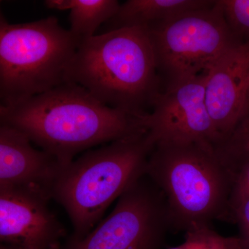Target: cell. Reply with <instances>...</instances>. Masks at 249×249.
I'll return each mask as SVG.
<instances>
[{"instance_id":"7a4b0ae2","label":"cell","mask_w":249,"mask_h":249,"mask_svg":"<svg viewBox=\"0 0 249 249\" xmlns=\"http://www.w3.org/2000/svg\"><path fill=\"white\" fill-rule=\"evenodd\" d=\"M67 82L109 107L142 114L159 92L160 76L146 27H123L82 41Z\"/></svg>"},{"instance_id":"e0dca14e","label":"cell","mask_w":249,"mask_h":249,"mask_svg":"<svg viewBox=\"0 0 249 249\" xmlns=\"http://www.w3.org/2000/svg\"><path fill=\"white\" fill-rule=\"evenodd\" d=\"M232 183L229 207L233 222L234 210L249 199V160L244 162L232 172Z\"/></svg>"},{"instance_id":"7c38bea8","label":"cell","mask_w":249,"mask_h":249,"mask_svg":"<svg viewBox=\"0 0 249 249\" xmlns=\"http://www.w3.org/2000/svg\"><path fill=\"white\" fill-rule=\"evenodd\" d=\"M208 0H128L108 21L107 31L123 27H147L184 13L212 6Z\"/></svg>"},{"instance_id":"3957f363","label":"cell","mask_w":249,"mask_h":249,"mask_svg":"<svg viewBox=\"0 0 249 249\" xmlns=\"http://www.w3.org/2000/svg\"><path fill=\"white\" fill-rule=\"evenodd\" d=\"M155 146L145 131L88 150L62 168L52 199L65 208L71 219V238L88 235L111 203L146 174Z\"/></svg>"},{"instance_id":"52a82bcc","label":"cell","mask_w":249,"mask_h":249,"mask_svg":"<svg viewBox=\"0 0 249 249\" xmlns=\"http://www.w3.org/2000/svg\"><path fill=\"white\" fill-rule=\"evenodd\" d=\"M170 230L164 195L145 174L88 235L70 237L61 249H160Z\"/></svg>"},{"instance_id":"2e32d148","label":"cell","mask_w":249,"mask_h":249,"mask_svg":"<svg viewBox=\"0 0 249 249\" xmlns=\"http://www.w3.org/2000/svg\"><path fill=\"white\" fill-rule=\"evenodd\" d=\"M229 29L241 43L249 42V0H217Z\"/></svg>"},{"instance_id":"ac0fdd59","label":"cell","mask_w":249,"mask_h":249,"mask_svg":"<svg viewBox=\"0 0 249 249\" xmlns=\"http://www.w3.org/2000/svg\"><path fill=\"white\" fill-rule=\"evenodd\" d=\"M233 222L240 227L241 235L246 249H249V199L239 205L232 213Z\"/></svg>"},{"instance_id":"277c9868","label":"cell","mask_w":249,"mask_h":249,"mask_svg":"<svg viewBox=\"0 0 249 249\" xmlns=\"http://www.w3.org/2000/svg\"><path fill=\"white\" fill-rule=\"evenodd\" d=\"M146 175L164 195L172 230L187 231L215 219L232 222V175L213 145H156Z\"/></svg>"},{"instance_id":"d6986e66","label":"cell","mask_w":249,"mask_h":249,"mask_svg":"<svg viewBox=\"0 0 249 249\" xmlns=\"http://www.w3.org/2000/svg\"><path fill=\"white\" fill-rule=\"evenodd\" d=\"M0 249H19L16 248V247H12V246L3 245V244H0Z\"/></svg>"},{"instance_id":"9c48e42d","label":"cell","mask_w":249,"mask_h":249,"mask_svg":"<svg viewBox=\"0 0 249 249\" xmlns=\"http://www.w3.org/2000/svg\"><path fill=\"white\" fill-rule=\"evenodd\" d=\"M37 190L0 188V244L19 249H61L66 230Z\"/></svg>"},{"instance_id":"30bf717a","label":"cell","mask_w":249,"mask_h":249,"mask_svg":"<svg viewBox=\"0 0 249 249\" xmlns=\"http://www.w3.org/2000/svg\"><path fill=\"white\" fill-rule=\"evenodd\" d=\"M249 91L247 42L229 49L207 73L205 101L219 143L232 133L248 112Z\"/></svg>"},{"instance_id":"5bb4252c","label":"cell","mask_w":249,"mask_h":249,"mask_svg":"<svg viewBox=\"0 0 249 249\" xmlns=\"http://www.w3.org/2000/svg\"><path fill=\"white\" fill-rule=\"evenodd\" d=\"M214 150L218 158L231 173L249 160V110L232 133Z\"/></svg>"},{"instance_id":"ffe728a7","label":"cell","mask_w":249,"mask_h":249,"mask_svg":"<svg viewBox=\"0 0 249 249\" xmlns=\"http://www.w3.org/2000/svg\"></svg>"},{"instance_id":"6da1fadb","label":"cell","mask_w":249,"mask_h":249,"mask_svg":"<svg viewBox=\"0 0 249 249\" xmlns=\"http://www.w3.org/2000/svg\"><path fill=\"white\" fill-rule=\"evenodd\" d=\"M142 114L103 104L83 87L66 82L11 106H0V123L27 134L65 167L80 152L147 131Z\"/></svg>"},{"instance_id":"8992f818","label":"cell","mask_w":249,"mask_h":249,"mask_svg":"<svg viewBox=\"0 0 249 249\" xmlns=\"http://www.w3.org/2000/svg\"><path fill=\"white\" fill-rule=\"evenodd\" d=\"M158 73L167 88L208 73L229 49L238 42L229 29L217 1L147 26Z\"/></svg>"},{"instance_id":"9a60e30c","label":"cell","mask_w":249,"mask_h":249,"mask_svg":"<svg viewBox=\"0 0 249 249\" xmlns=\"http://www.w3.org/2000/svg\"><path fill=\"white\" fill-rule=\"evenodd\" d=\"M184 242L169 249H246L240 237H224L210 226H199L186 231Z\"/></svg>"},{"instance_id":"ba28073f","label":"cell","mask_w":249,"mask_h":249,"mask_svg":"<svg viewBox=\"0 0 249 249\" xmlns=\"http://www.w3.org/2000/svg\"><path fill=\"white\" fill-rule=\"evenodd\" d=\"M207 73L159 92L151 113L144 116L156 145L202 143L214 147L219 139L205 101Z\"/></svg>"},{"instance_id":"5b68a950","label":"cell","mask_w":249,"mask_h":249,"mask_svg":"<svg viewBox=\"0 0 249 249\" xmlns=\"http://www.w3.org/2000/svg\"><path fill=\"white\" fill-rule=\"evenodd\" d=\"M80 44L54 16L11 24L1 14V106H14L66 83Z\"/></svg>"},{"instance_id":"8fae6325","label":"cell","mask_w":249,"mask_h":249,"mask_svg":"<svg viewBox=\"0 0 249 249\" xmlns=\"http://www.w3.org/2000/svg\"><path fill=\"white\" fill-rule=\"evenodd\" d=\"M27 134L0 125V188L37 190L50 195L63 168L54 156L34 148Z\"/></svg>"},{"instance_id":"4fadbf2b","label":"cell","mask_w":249,"mask_h":249,"mask_svg":"<svg viewBox=\"0 0 249 249\" xmlns=\"http://www.w3.org/2000/svg\"><path fill=\"white\" fill-rule=\"evenodd\" d=\"M46 7L70 10V30L80 41L93 37L103 23L115 16L120 7L117 0H47Z\"/></svg>"}]
</instances>
